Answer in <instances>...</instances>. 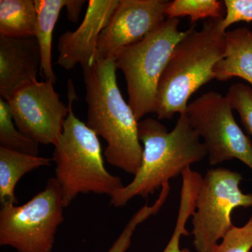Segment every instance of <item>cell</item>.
<instances>
[{
  "label": "cell",
  "instance_id": "cell-1",
  "mask_svg": "<svg viewBox=\"0 0 252 252\" xmlns=\"http://www.w3.org/2000/svg\"><path fill=\"white\" fill-rule=\"evenodd\" d=\"M117 64L95 60L82 67L86 86V124L107 142L104 157L112 166L135 175L141 166L143 147L139 122L119 90Z\"/></svg>",
  "mask_w": 252,
  "mask_h": 252
},
{
  "label": "cell",
  "instance_id": "cell-2",
  "mask_svg": "<svg viewBox=\"0 0 252 252\" xmlns=\"http://www.w3.org/2000/svg\"><path fill=\"white\" fill-rule=\"evenodd\" d=\"M138 132L143 147L142 163L132 182L111 197L114 207L125 206L135 197L148 198L163 184L207 157L187 113L180 114L171 131L158 120L147 118L139 122Z\"/></svg>",
  "mask_w": 252,
  "mask_h": 252
},
{
  "label": "cell",
  "instance_id": "cell-3",
  "mask_svg": "<svg viewBox=\"0 0 252 252\" xmlns=\"http://www.w3.org/2000/svg\"><path fill=\"white\" fill-rule=\"evenodd\" d=\"M221 19H208L200 30L192 26L175 46L158 87L154 113L158 120L186 113L192 94L215 79L214 68L225 49Z\"/></svg>",
  "mask_w": 252,
  "mask_h": 252
},
{
  "label": "cell",
  "instance_id": "cell-4",
  "mask_svg": "<svg viewBox=\"0 0 252 252\" xmlns=\"http://www.w3.org/2000/svg\"><path fill=\"white\" fill-rule=\"evenodd\" d=\"M69 114L62 133L54 145L53 160L56 178L67 207L79 194L94 193L113 196L124 187L122 179L109 173L104 166L97 135L73 112L77 99L72 81H68Z\"/></svg>",
  "mask_w": 252,
  "mask_h": 252
},
{
  "label": "cell",
  "instance_id": "cell-5",
  "mask_svg": "<svg viewBox=\"0 0 252 252\" xmlns=\"http://www.w3.org/2000/svg\"><path fill=\"white\" fill-rule=\"evenodd\" d=\"M179 18H166L137 44L126 47L115 62L125 77L128 104L137 120L154 113L159 81L172 51L186 31L179 29Z\"/></svg>",
  "mask_w": 252,
  "mask_h": 252
},
{
  "label": "cell",
  "instance_id": "cell-6",
  "mask_svg": "<svg viewBox=\"0 0 252 252\" xmlns=\"http://www.w3.org/2000/svg\"><path fill=\"white\" fill-rule=\"evenodd\" d=\"M62 190L56 177L27 203L0 210V245L18 252H52L56 232L64 220Z\"/></svg>",
  "mask_w": 252,
  "mask_h": 252
},
{
  "label": "cell",
  "instance_id": "cell-7",
  "mask_svg": "<svg viewBox=\"0 0 252 252\" xmlns=\"http://www.w3.org/2000/svg\"><path fill=\"white\" fill-rule=\"evenodd\" d=\"M243 176L223 167L207 170L203 177L192 216L193 246L211 252L233 227L231 213L238 207H252V193L240 188Z\"/></svg>",
  "mask_w": 252,
  "mask_h": 252
},
{
  "label": "cell",
  "instance_id": "cell-8",
  "mask_svg": "<svg viewBox=\"0 0 252 252\" xmlns=\"http://www.w3.org/2000/svg\"><path fill=\"white\" fill-rule=\"evenodd\" d=\"M226 95L209 91L189 104L187 116L212 166L238 159L252 170V142L237 124Z\"/></svg>",
  "mask_w": 252,
  "mask_h": 252
},
{
  "label": "cell",
  "instance_id": "cell-9",
  "mask_svg": "<svg viewBox=\"0 0 252 252\" xmlns=\"http://www.w3.org/2000/svg\"><path fill=\"white\" fill-rule=\"evenodd\" d=\"M7 102L18 130L38 144L55 145L62 133L69 107L61 100L54 83L36 81Z\"/></svg>",
  "mask_w": 252,
  "mask_h": 252
},
{
  "label": "cell",
  "instance_id": "cell-10",
  "mask_svg": "<svg viewBox=\"0 0 252 252\" xmlns=\"http://www.w3.org/2000/svg\"><path fill=\"white\" fill-rule=\"evenodd\" d=\"M165 0H119L99 36L95 60H113L126 47L140 42L165 21Z\"/></svg>",
  "mask_w": 252,
  "mask_h": 252
},
{
  "label": "cell",
  "instance_id": "cell-11",
  "mask_svg": "<svg viewBox=\"0 0 252 252\" xmlns=\"http://www.w3.org/2000/svg\"><path fill=\"white\" fill-rule=\"evenodd\" d=\"M119 0H90L85 16L74 31H66L58 41L57 63L66 70L94 62L99 36L119 5Z\"/></svg>",
  "mask_w": 252,
  "mask_h": 252
},
{
  "label": "cell",
  "instance_id": "cell-12",
  "mask_svg": "<svg viewBox=\"0 0 252 252\" xmlns=\"http://www.w3.org/2000/svg\"><path fill=\"white\" fill-rule=\"evenodd\" d=\"M41 54L35 37L0 35V94L9 101L16 93L37 81Z\"/></svg>",
  "mask_w": 252,
  "mask_h": 252
},
{
  "label": "cell",
  "instance_id": "cell-13",
  "mask_svg": "<svg viewBox=\"0 0 252 252\" xmlns=\"http://www.w3.org/2000/svg\"><path fill=\"white\" fill-rule=\"evenodd\" d=\"M215 79L219 81L241 78L252 86V31L239 28L225 32L223 58L214 68Z\"/></svg>",
  "mask_w": 252,
  "mask_h": 252
},
{
  "label": "cell",
  "instance_id": "cell-14",
  "mask_svg": "<svg viewBox=\"0 0 252 252\" xmlns=\"http://www.w3.org/2000/svg\"><path fill=\"white\" fill-rule=\"evenodd\" d=\"M53 159L20 153L0 147V203L17 205L15 189L26 174L41 167L50 166Z\"/></svg>",
  "mask_w": 252,
  "mask_h": 252
},
{
  "label": "cell",
  "instance_id": "cell-15",
  "mask_svg": "<svg viewBox=\"0 0 252 252\" xmlns=\"http://www.w3.org/2000/svg\"><path fill=\"white\" fill-rule=\"evenodd\" d=\"M67 0H34L36 22L34 37L40 49V70L45 81L56 82L52 63L53 33Z\"/></svg>",
  "mask_w": 252,
  "mask_h": 252
},
{
  "label": "cell",
  "instance_id": "cell-16",
  "mask_svg": "<svg viewBox=\"0 0 252 252\" xmlns=\"http://www.w3.org/2000/svg\"><path fill=\"white\" fill-rule=\"evenodd\" d=\"M36 22L33 0H0V35L34 37Z\"/></svg>",
  "mask_w": 252,
  "mask_h": 252
},
{
  "label": "cell",
  "instance_id": "cell-17",
  "mask_svg": "<svg viewBox=\"0 0 252 252\" xmlns=\"http://www.w3.org/2000/svg\"><path fill=\"white\" fill-rule=\"evenodd\" d=\"M182 187L181 189L180 203L178 215L173 233L167 246L162 252H190L188 249L180 248V238L188 236L186 228L189 219L193 216L195 210V203L203 176L190 167L182 172Z\"/></svg>",
  "mask_w": 252,
  "mask_h": 252
},
{
  "label": "cell",
  "instance_id": "cell-18",
  "mask_svg": "<svg viewBox=\"0 0 252 252\" xmlns=\"http://www.w3.org/2000/svg\"><path fill=\"white\" fill-rule=\"evenodd\" d=\"M225 14L224 3L219 0H174L169 1L165 11L167 18L188 16L193 24L206 18L220 19Z\"/></svg>",
  "mask_w": 252,
  "mask_h": 252
},
{
  "label": "cell",
  "instance_id": "cell-19",
  "mask_svg": "<svg viewBox=\"0 0 252 252\" xmlns=\"http://www.w3.org/2000/svg\"><path fill=\"white\" fill-rule=\"evenodd\" d=\"M39 145L18 130L9 103L4 99H0V147L28 155L38 156Z\"/></svg>",
  "mask_w": 252,
  "mask_h": 252
},
{
  "label": "cell",
  "instance_id": "cell-20",
  "mask_svg": "<svg viewBox=\"0 0 252 252\" xmlns=\"http://www.w3.org/2000/svg\"><path fill=\"white\" fill-rule=\"evenodd\" d=\"M167 199L166 195L160 193L153 205L151 206L145 205L141 207L140 210L131 217L130 220L126 225L122 233L119 235L107 252H127L130 247L134 233L139 225L148 220L149 217L157 215L166 202Z\"/></svg>",
  "mask_w": 252,
  "mask_h": 252
},
{
  "label": "cell",
  "instance_id": "cell-21",
  "mask_svg": "<svg viewBox=\"0 0 252 252\" xmlns=\"http://www.w3.org/2000/svg\"><path fill=\"white\" fill-rule=\"evenodd\" d=\"M226 97L238 113L245 130L252 136V88L243 83L233 84L228 89Z\"/></svg>",
  "mask_w": 252,
  "mask_h": 252
},
{
  "label": "cell",
  "instance_id": "cell-22",
  "mask_svg": "<svg viewBox=\"0 0 252 252\" xmlns=\"http://www.w3.org/2000/svg\"><path fill=\"white\" fill-rule=\"evenodd\" d=\"M252 248V215L243 226L233 225L211 252H250Z\"/></svg>",
  "mask_w": 252,
  "mask_h": 252
},
{
  "label": "cell",
  "instance_id": "cell-23",
  "mask_svg": "<svg viewBox=\"0 0 252 252\" xmlns=\"http://www.w3.org/2000/svg\"><path fill=\"white\" fill-rule=\"evenodd\" d=\"M225 14L220 22V28L226 30L234 23L252 21V0H225Z\"/></svg>",
  "mask_w": 252,
  "mask_h": 252
},
{
  "label": "cell",
  "instance_id": "cell-24",
  "mask_svg": "<svg viewBox=\"0 0 252 252\" xmlns=\"http://www.w3.org/2000/svg\"><path fill=\"white\" fill-rule=\"evenodd\" d=\"M86 2L85 0H67L65 8L69 21L73 23L78 22L81 10Z\"/></svg>",
  "mask_w": 252,
  "mask_h": 252
}]
</instances>
